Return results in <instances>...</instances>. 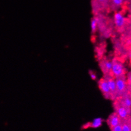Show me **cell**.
<instances>
[{
	"instance_id": "cell-4",
	"label": "cell",
	"mask_w": 131,
	"mask_h": 131,
	"mask_svg": "<svg viewBox=\"0 0 131 131\" xmlns=\"http://www.w3.org/2000/svg\"><path fill=\"white\" fill-rule=\"evenodd\" d=\"M103 77L106 79L108 82V86H109L110 90L111 100H115L117 97L115 78L112 75V74L105 75H103Z\"/></svg>"
},
{
	"instance_id": "cell-7",
	"label": "cell",
	"mask_w": 131,
	"mask_h": 131,
	"mask_svg": "<svg viewBox=\"0 0 131 131\" xmlns=\"http://www.w3.org/2000/svg\"><path fill=\"white\" fill-rule=\"evenodd\" d=\"M99 66L101 69V71L103 73V75H105L112 74V61L107 59V58H102L100 61Z\"/></svg>"
},
{
	"instance_id": "cell-3",
	"label": "cell",
	"mask_w": 131,
	"mask_h": 131,
	"mask_svg": "<svg viewBox=\"0 0 131 131\" xmlns=\"http://www.w3.org/2000/svg\"><path fill=\"white\" fill-rule=\"evenodd\" d=\"M115 78L116 88H117V97H118L125 94V92L127 89V81L124 75L115 77Z\"/></svg>"
},
{
	"instance_id": "cell-9",
	"label": "cell",
	"mask_w": 131,
	"mask_h": 131,
	"mask_svg": "<svg viewBox=\"0 0 131 131\" xmlns=\"http://www.w3.org/2000/svg\"><path fill=\"white\" fill-rule=\"evenodd\" d=\"M103 119L101 118H94L93 121L89 122L85 124H84L81 127L82 130H85V129H89V128H92V129H97V128L100 127L102 125L103 122Z\"/></svg>"
},
{
	"instance_id": "cell-2",
	"label": "cell",
	"mask_w": 131,
	"mask_h": 131,
	"mask_svg": "<svg viewBox=\"0 0 131 131\" xmlns=\"http://www.w3.org/2000/svg\"><path fill=\"white\" fill-rule=\"evenodd\" d=\"M114 101L115 112H116L117 113V115L119 116L120 118L122 120L129 118V116L130 115V110H129L124 105H122V103L120 102L119 100L118 101H117L115 100Z\"/></svg>"
},
{
	"instance_id": "cell-13",
	"label": "cell",
	"mask_w": 131,
	"mask_h": 131,
	"mask_svg": "<svg viewBox=\"0 0 131 131\" xmlns=\"http://www.w3.org/2000/svg\"><path fill=\"white\" fill-rule=\"evenodd\" d=\"M91 29L92 34H95L97 30V21L95 16H94L91 20Z\"/></svg>"
},
{
	"instance_id": "cell-15",
	"label": "cell",
	"mask_w": 131,
	"mask_h": 131,
	"mask_svg": "<svg viewBox=\"0 0 131 131\" xmlns=\"http://www.w3.org/2000/svg\"><path fill=\"white\" fill-rule=\"evenodd\" d=\"M89 75H90L91 79L94 80V81L96 80V79H97V75H96L95 72L92 71V70H89Z\"/></svg>"
},
{
	"instance_id": "cell-14",
	"label": "cell",
	"mask_w": 131,
	"mask_h": 131,
	"mask_svg": "<svg viewBox=\"0 0 131 131\" xmlns=\"http://www.w3.org/2000/svg\"><path fill=\"white\" fill-rule=\"evenodd\" d=\"M110 131H122V124L120 123V124H118L117 126L111 128Z\"/></svg>"
},
{
	"instance_id": "cell-11",
	"label": "cell",
	"mask_w": 131,
	"mask_h": 131,
	"mask_svg": "<svg viewBox=\"0 0 131 131\" xmlns=\"http://www.w3.org/2000/svg\"><path fill=\"white\" fill-rule=\"evenodd\" d=\"M125 0H109L110 10L112 11H117L122 6Z\"/></svg>"
},
{
	"instance_id": "cell-6",
	"label": "cell",
	"mask_w": 131,
	"mask_h": 131,
	"mask_svg": "<svg viewBox=\"0 0 131 131\" xmlns=\"http://www.w3.org/2000/svg\"><path fill=\"white\" fill-rule=\"evenodd\" d=\"M112 74L114 77H118L124 75V67L123 64L118 60H112Z\"/></svg>"
},
{
	"instance_id": "cell-16",
	"label": "cell",
	"mask_w": 131,
	"mask_h": 131,
	"mask_svg": "<svg viewBox=\"0 0 131 131\" xmlns=\"http://www.w3.org/2000/svg\"><path fill=\"white\" fill-rule=\"evenodd\" d=\"M128 83L131 85V73H129V76H128Z\"/></svg>"
},
{
	"instance_id": "cell-1",
	"label": "cell",
	"mask_w": 131,
	"mask_h": 131,
	"mask_svg": "<svg viewBox=\"0 0 131 131\" xmlns=\"http://www.w3.org/2000/svg\"><path fill=\"white\" fill-rule=\"evenodd\" d=\"M91 6L94 15L105 14L110 10L109 0H91Z\"/></svg>"
},
{
	"instance_id": "cell-10",
	"label": "cell",
	"mask_w": 131,
	"mask_h": 131,
	"mask_svg": "<svg viewBox=\"0 0 131 131\" xmlns=\"http://www.w3.org/2000/svg\"><path fill=\"white\" fill-rule=\"evenodd\" d=\"M125 24V18L121 12H115L114 15V24L117 29H122Z\"/></svg>"
},
{
	"instance_id": "cell-5",
	"label": "cell",
	"mask_w": 131,
	"mask_h": 131,
	"mask_svg": "<svg viewBox=\"0 0 131 131\" xmlns=\"http://www.w3.org/2000/svg\"><path fill=\"white\" fill-rule=\"evenodd\" d=\"M99 89L102 93L104 97L108 100H111V93L107 81L105 77L100 79L97 82Z\"/></svg>"
},
{
	"instance_id": "cell-12",
	"label": "cell",
	"mask_w": 131,
	"mask_h": 131,
	"mask_svg": "<svg viewBox=\"0 0 131 131\" xmlns=\"http://www.w3.org/2000/svg\"><path fill=\"white\" fill-rule=\"evenodd\" d=\"M122 131H131V121L129 118L122 120Z\"/></svg>"
},
{
	"instance_id": "cell-8",
	"label": "cell",
	"mask_w": 131,
	"mask_h": 131,
	"mask_svg": "<svg viewBox=\"0 0 131 131\" xmlns=\"http://www.w3.org/2000/svg\"><path fill=\"white\" fill-rule=\"evenodd\" d=\"M106 122L110 129H111V128L114 127L120 124L122 122V119L117 115V113L114 112L108 116V118L106 120Z\"/></svg>"
}]
</instances>
